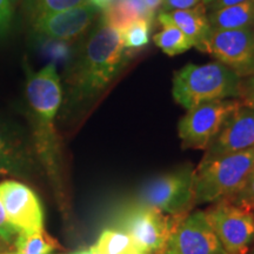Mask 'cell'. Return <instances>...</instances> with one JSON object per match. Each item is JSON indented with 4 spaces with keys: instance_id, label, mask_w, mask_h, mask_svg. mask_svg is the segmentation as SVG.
Instances as JSON below:
<instances>
[{
    "instance_id": "1",
    "label": "cell",
    "mask_w": 254,
    "mask_h": 254,
    "mask_svg": "<svg viewBox=\"0 0 254 254\" xmlns=\"http://www.w3.org/2000/svg\"><path fill=\"white\" fill-rule=\"evenodd\" d=\"M26 98L32 122L34 153L55 186L60 202L63 195L60 146L55 120L63 101V87L55 64L28 75Z\"/></svg>"
},
{
    "instance_id": "2",
    "label": "cell",
    "mask_w": 254,
    "mask_h": 254,
    "mask_svg": "<svg viewBox=\"0 0 254 254\" xmlns=\"http://www.w3.org/2000/svg\"><path fill=\"white\" fill-rule=\"evenodd\" d=\"M133 55L125 49L118 30L99 21L79 51L69 72V95L74 103L100 94Z\"/></svg>"
},
{
    "instance_id": "3",
    "label": "cell",
    "mask_w": 254,
    "mask_h": 254,
    "mask_svg": "<svg viewBox=\"0 0 254 254\" xmlns=\"http://www.w3.org/2000/svg\"><path fill=\"white\" fill-rule=\"evenodd\" d=\"M241 78L215 62L204 65L189 64L173 77V98L187 111L213 100L239 99Z\"/></svg>"
},
{
    "instance_id": "4",
    "label": "cell",
    "mask_w": 254,
    "mask_h": 254,
    "mask_svg": "<svg viewBox=\"0 0 254 254\" xmlns=\"http://www.w3.org/2000/svg\"><path fill=\"white\" fill-rule=\"evenodd\" d=\"M254 170V146L199 164L195 170V205L214 204L237 192Z\"/></svg>"
},
{
    "instance_id": "5",
    "label": "cell",
    "mask_w": 254,
    "mask_h": 254,
    "mask_svg": "<svg viewBox=\"0 0 254 254\" xmlns=\"http://www.w3.org/2000/svg\"><path fill=\"white\" fill-rule=\"evenodd\" d=\"M194 179L195 170L192 167L161 174L145 184L136 202L168 215H185L195 205Z\"/></svg>"
},
{
    "instance_id": "6",
    "label": "cell",
    "mask_w": 254,
    "mask_h": 254,
    "mask_svg": "<svg viewBox=\"0 0 254 254\" xmlns=\"http://www.w3.org/2000/svg\"><path fill=\"white\" fill-rule=\"evenodd\" d=\"M184 215L174 217L159 209L135 202L124 212L119 230L126 232L141 252L163 254L172 231Z\"/></svg>"
},
{
    "instance_id": "7",
    "label": "cell",
    "mask_w": 254,
    "mask_h": 254,
    "mask_svg": "<svg viewBox=\"0 0 254 254\" xmlns=\"http://www.w3.org/2000/svg\"><path fill=\"white\" fill-rule=\"evenodd\" d=\"M240 105L239 99L213 100L187 111L178 125L183 147L206 150L217 136L228 116Z\"/></svg>"
},
{
    "instance_id": "8",
    "label": "cell",
    "mask_w": 254,
    "mask_h": 254,
    "mask_svg": "<svg viewBox=\"0 0 254 254\" xmlns=\"http://www.w3.org/2000/svg\"><path fill=\"white\" fill-rule=\"evenodd\" d=\"M226 254H247L254 241V213L227 200L214 202L205 211Z\"/></svg>"
},
{
    "instance_id": "9",
    "label": "cell",
    "mask_w": 254,
    "mask_h": 254,
    "mask_svg": "<svg viewBox=\"0 0 254 254\" xmlns=\"http://www.w3.org/2000/svg\"><path fill=\"white\" fill-rule=\"evenodd\" d=\"M219 63L239 78L254 73V27L239 30H211L204 46Z\"/></svg>"
},
{
    "instance_id": "10",
    "label": "cell",
    "mask_w": 254,
    "mask_h": 254,
    "mask_svg": "<svg viewBox=\"0 0 254 254\" xmlns=\"http://www.w3.org/2000/svg\"><path fill=\"white\" fill-rule=\"evenodd\" d=\"M163 254H226L205 211L189 212L178 221Z\"/></svg>"
},
{
    "instance_id": "11",
    "label": "cell",
    "mask_w": 254,
    "mask_h": 254,
    "mask_svg": "<svg viewBox=\"0 0 254 254\" xmlns=\"http://www.w3.org/2000/svg\"><path fill=\"white\" fill-rule=\"evenodd\" d=\"M0 201L18 233L44 230L43 205L31 187L15 180L0 183Z\"/></svg>"
},
{
    "instance_id": "12",
    "label": "cell",
    "mask_w": 254,
    "mask_h": 254,
    "mask_svg": "<svg viewBox=\"0 0 254 254\" xmlns=\"http://www.w3.org/2000/svg\"><path fill=\"white\" fill-rule=\"evenodd\" d=\"M254 146V107L241 104L232 112L212 140L201 163L234 152H240Z\"/></svg>"
},
{
    "instance_id": "13",
    "label": "cell",
    "mask_w": 254,
    "mask_h": 254,
    "mask_svg": "<svg viewBox=\"0 0 254 254\" xmlns=\"http://www.w3.org/2000/svg\"><path fill=\"white\" fill-rule=\"evenodd\" d=\"M99 12V9L88 2L66 11L32 19V27L38 36L46 39L69 41L84 34Z\"/></svg>"
},
{
    "instance_id": "14",
    "label": "cell",
    "mask_w": 254,
    "mask_h": 254,
    "mask_svg": "<svg viewBox=\"0 0 254 254\" xmlns=\"http://www.w3.org/2000/svg\"><path fill=\"white\" fill-rule=\"evenodd\" d=\"M33 145L13 125L0 119V176L28 178L36 167Z\"/></svg>"
},
{
    "instance_id": "15",
    "label": "cell",
    "mask_w": 254,
    "mask_h": 254,
    "mask_svg": "<svg viewBox=\"0 0 254 254\" xmlns=\"http://www.w3.org/2000/svg\"><path fill=\"white\" fill-rule=\"evenodd\" d=\"M158 21L161 25H172L178 27L192 41L193 47L204 51L205 43L211 32L205 4H198L187 9L160 12L158 14Z\"/></svg>"
},
{
    "instance_id": "16",
    "label": "cell",
    "mask_w": 254,
    "mask_h": 254,
    "mask_svg": "<svg viewBox=\"0 0 254 254\" xmlns=\"http://www.w3.org/2000/svg\"><path fill=\"white\" fill-rule=\"evenodd\" d=\"M154 18L155 14L147 8L144 0H114L101 11L100 21L114 30L123 31L135 20H147L153 24Z\"/></svg>"
},
{
    "instance_id": "17",
    "label": "cell",
    "mask_w": 254,
    "mask_h": 254,
    "mask_svg": "<svg viewBox=\"0 0 254 254\" xmlns=\"http://www.w3.org/2000/svg\"><path fill=\"white\" fill-rule=\"evenodd\" d=\"M207 17L211 30H239L254 27V0L215 9Z\"/></svg>"
},
{
    "instance_id": "18",
    "label": "cell",
    "mask_w": 254,
    "mask_h": 254,
    "mask_svg": "<svg viewBox=\"0 0 254 254\" xmlns=\"http://www.w3.org/2000/svg\"><path fill=\"white\" fill-rule=\"evenodd\" d=\"M18 254H53L59 244L45 230L38 232H20L14 240Z\"/></svg>"
},
{
    "instance_id": "19",
    "label": "cell",
    "mask_w": 254,
    "mask_h": 254,
    "mask_svg": "<svg viewBox=\"0 0 254 254\" xmlns=\"http://www.w3.org/2000/svg\"><path fill=\"white\" fill-rule=\"evenodd\" d=\"M93 247L98 254H131L139 251L132 238L119 228L101 232Z\"/></svg>"
},
{
    "instance_id": "20",
    "label": "cell",
    "mask_w": 254,
    "mask_h": 254,
    "mask_svg": "<svg viewBox=\"0 0 254 254\" xmlns=\"http://www.w3.org/2000/svg\"><path fill=\"white\" fill-rule=\"evenodd\" d=\"M163 30L154 34L153 41L167 56L174 57L192 49L193 44L179 28L172 25H163Z\"/></svg>"
},
{
    "instance_id": "21",
    "label": "cell",
    "mask_w": 254,
    "mask_h": 254,
    "mask_svg": "<svg viewBox=\"0 0 254 254\" xmlns=\"http://www.w3.org/2000/svg\"><path fill=\"white\" fill-rule=\"evenodd\" d=\"M152 24L147 20H135L119 31L122 34L123 44L125 49L134 55L135 51L144 49L150 43Z\"/></svg>"
},
{
    "instance_id": "22",
    "label": "cell",
    "mask_w": 254,
    "mask_h": 254,
    "mask_svg": "<svg viewBox=\"0 0 254 254\" xmlns=\"http://www.w3.org/2000/svg\"><path fill=\"white\" fill-rule=\"evenodd\" d=\"M88 0H25V8L32 19L57 13L88 4Z\"/></svg>"
},
{
    "instance_id": "23",
    "label": "cell",
    "mask_w": 254,
    "mask_h": 254,
    "mask_svg": "<svg viewBox=\"0 0 254 254\" xmlns=\"http://www.w3.org/2000/svg\"><path fill=\"white\" fill-rule=\"evenodd\" d=\"M225 200L254 212V170L244 183V185L234 194Z\"/></svg>"
},
{
    "instance_id": "24",
    "label": "cell",
    "mask_w": 254,
    "mask_h": 254,
    "mask_svg": "<svg viewBox=\"0 0 254 254\" xmlns=\"http://www.w3.org/2000/svg\"><path fill=\"white\" fill-rule=\"evenodd\" d=\"M18 232L15 228L12 226L9 222L7 215H6L5 208L0 201V240L4 243H12L15 240Z\"/></svg>"
},
{
    "instance_id": "25",
    "label": "cell",
    "mask_w": 254,
    "mask_h": 254,
    "mask_svg": "<svg viewBox=\"0 0 254 254\" xmlns=\"http://www.w3.org/2000/svg\"><path fill=\"white\" fill-rule=\"evenodd\" d=\"M239 100L241 104L254 107V73L241 79Z\"/></svg>"
},
{
    "instance_id": "26",
    "label": "cell",
    "mask_w": 254,
    "mask_h": 254,
    "mask_svg": "<svg viewBox=\"0 0 254 254\" xmlns=\"http://www.w3.org/2000/svg\"><path fill=\"white\" fill-rule=\"evenodd\" d=\"M14 0H0V37L7 31L13 15Z\"/></svg>"
},
{
    "instance_id": "27",
    "label": "cell",
    "mask_w": 254,
    "mask_h": 254,
    "mask_svg": "<svg viewBox=\"0 0 254 254\" xmlns=\"http://www.w3.org/2000/svg\"><path fill=\"white\" fill-rule=\"evenodd\" d=\"M202 0H164L163 6H161V12H171L177 11V9H187L192 8L200 4Z\"/></svg>"
},
{
    "instance_id": "28",
    "label": "cell",
    "mask_w": 254,
    "mask_h": 254,
    "mask_svg": "<svg viewBox=\"0 0 254 254\" xmlns=\"http://www.w3.org/2000/svg\"><path fill=\"white\" fill-rule=\"evenodd\" d=\"M249 1V0H213L212 2H209L207 5L209 11H215V9L226 7V6H231V5H237L240 4V2H245Z\"/></svg>"
},
{
    "instance_id": "29",
    "label": "cell",
    "mask_w": 254,
    "mask_h": 254,
    "mask_svg": "<svg viewBox=\"0 0 254 254\" xmlns=\"http://www.w3.org/2000/svg\"><path fill=\"white\" fill-rule=\"evenodd\" d=\"M164 0H144L145 5L147 6V8L150 9L152 13H157V11L161 8L163 6Z\"/></svg>"
},
{
    "instance_id": "30",
    "label": "cell",
    "mask_w": 254,
    "mask_h": 254,
    "mask_svg": "<svg viewBox=\"0 0 254 254\" xmlns=\"http://www.w3.org/2000/svg\"><path fill=\"white\" fill-rule=\"evenodd\" d=\"M88 1H90V4L93 5L94 7H97L101 12L109 7L114 0H88Z\"/></svg>"
},
{
    "instance_id": "31",
    "label": "cell",
    "mask_w": 254,
    "mask_h": 254,
    "mask_svg": "<svg viewBox=\"0 0 254 254\" xmlns=\"http://www.w3.org/2000/svg\"><path fill=\"white\" fill-rule=\"evenodd\" d=\"M55 254V253H53ZM67 254H98L97 251L94 250L93 246L88 247V249H84V250H79V251H75V252H72V253H67Z\"/></svg>"
},
{
    "instance_id": "32",
    "label": "cell",
    "mask_w": 254,
    "mask_h": 254,
    "mask_svg": "<svg viewBox=\"0 0 254 254\" xmlns=\"http://www.w3.org/2000/svg\"><path fill=\"white\" fill-rule=\"evenodd\" d=\"M131 254H153V253H148V252H141V251H138V252L131 253Z\"/></svg>"
},
{
    "instance_id": "33",
    "label": "cell",
    "mask_w": 254,
    "mask_h": 254,
    "mask_svg": "<svg viewBox=\"0 0 254 254\" xmlns=\"http://www.w3.org/2000/svg\"><path fill=\"white\" fill-rule=\"evenodd\" d=\"M213 1V0H202V4H205V5H208L209 2H212Z\"/></svg>"
},
{
    "instance_id": "34",
    "label": "cell",
    "mask_w": 254,
    "mask_h": 254,
    "mask_svg": "<svg viewBox=\"0 0 254 254\" xmlns=\"http://www.w3.org/2000/svg\"><path fill=\"white\" fill-rule=\"evenodd\" d=\"M7 254H18V253H7Z\"/></svg>"
},
{
    "instance_id": "35",
    "label": "cell",
    "mask_w": 254,
    "mask_h": 254,
    "mask_svg": "<svg viewBox=\"0 0 254 254\" xmlns=\"http://www.w3.org/2000/svg\"><path fill=\"white\" fill-rule=\"evenodd\" d=\"M0 247H1V245H0Z\"/></svg>"
},
{
    "instance_id": "36",
    "label": "cell",
    "mask_w": 254,
    "mask_h": 254,
    "mask_svg": "<svg viewBox=\"0 0 254 254\" xmlns=\"http://www.w3.org/2000/svg\"><path fill=\"white\" fill-rule=\"evenodd\" d=\"M253 213H254V212H253Z\"/></svg>"
}]
</instances>
